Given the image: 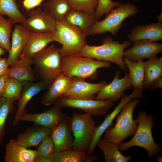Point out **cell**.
I'll use <instances>...</instances> for the list:
<instances>
[{"label": "cell", "mask_w": 162, "mask_h": 162, "mask_svg": "<svg viewBox=\"0 0 162 162\" xmlns=\"http://www.w3.org/2000/svg\"><path fill=\"white\" fill-rule=\"evenodd\" d=\"M32 59L22 58L11 65L7 75L20 82H34L36 77L32 68Z\"/></svg>", "instance_id": "cb8c5ba5"}, {"label": "cell", "mask_w": 162, "mask_h": 162, "mask_svg": "<svg viewBox=\"0 0 162 162\" xmlns=\"http://www.w3.org/2000/svg\"><path fill=\"white\" fill-rule=\"evenodd\" d=\"M13 24L0 14V47L8 52L11 48L10 38Z\"/></svg>", "instance_id": "d6a6232c"}, {"label": "cell", "mask_w": 162, "mask_h": 162, "mask_svg": "<svg viewBox=\"0 0 162 162\" xmlns=\"http://www.w3.org/2000/svg\"><path fill=\"white\" fill-rule=\"evenodd\" d=\"M156 19L158 21V22L162 23V11L160 14L157 16L156 17Z\"/></svg>", "instance_id": "7bdbcfd3"}, {"label": "cell", "mask_w": 162, "mask_h": 162, "mask_svg": "<svg viewBox=\"0 0 162 162\" xmlns=\"http://www.w3.org/2000/svg\"><path fill=\"white\" fill-rule=\"evenodd\" d=\"M56 23L53 39L62 45L60 48L62 57L79 55L87 44L86 34L78 27L68 24L64 20L56 21Z\"/></svg>", "instance_id": "8992f818"}, {"label": "cell", "mask_w": 162, "mask_h": 162, "mask_svg": "<svg viewBox=\"0 0 162 162\" xmlns=\"http://www.w3.org/2000/svg\"><path fill=\"white\" fill-rule=\"evenodd\" d=\"M124 61L129 70L128 74L132 86L143 90L144 62L143 60L135 61L124 57Z\"/></svg>", "instance_id": "f1b7e54d"}, {"label": "cell", "mask_w": 162, "mask_h": 162, "mask_svg": "<svg viewBox=\"0 0 162 162\" xmlns=\"http://www.w3.org/2000/svg\"><path fill=\"white\" fill-rule=\"evenodd\" d=\"M143 90L134 88L129 94H124L120 101L114 110L106 116L100 125L96 127L93 138L89 148V150L93 152L98 142L106 129L110 126L115 118L117 116L123 107L130 100L135 98H141L143 97Z\"/></svg>", "instance_id": "7c38bea8"}, {"label": "cell", "mask_w": 162, "mask_h": 162, "mask_svg": "<svg viewBox=\"0 0 162 162\" xmlns=\"http://www.w3.org/2000/svg\"><path fill=\"white\" fill-rule=\"evenodd\" d=\"M107 83L105 81L98 83H90L82 78L72 77L68 88L62 96L73 99H94Z\"/></svg>", "instance_id": "8fae6325"}, {"label": "cell", "mask_w": 162, "mask_h": 162, "mask_svg": "<svg viewBox=\"0 0 162 162\" xmlns=\"http://www.w3.org/2000/svg\"><path fill=\"white\" fill-rule=\"evenodd\" d=\"M43 6L56 21L64 20L72 9L68 0H48Z\"/></svg>", "instance_id": "4dcf8cb0"}, {"label": "cell", "mask_w": 162, "mask_h": 162, "mask_svg": "<svg viewBox=\"0 0 162 162\" xmlns=\"http://www.w3.org/2000/svg\"><path fill=\"white\" fill-rule=\"evenodd\" d=\"M125 75L120 78L121 72L116 71L112 82L107 83L96 96L94 99L106 100L112 102L121 99L124 92L130 88L132 85L127 70L126 69Z\"/></svg>", "instance_id": "4fadbf2b"}, {"label": "cell", "mask_w": 162, "mask_h": 162, "mask_svg": "<svg viewBox=\"0 0 162 162\" xmlns=\"http://www.w3.org/2000/svg\"><path fill=\"white\" fill-rule=\"evenodd\" d=\"M64 21L78 27L86 34L90 27L97 20L94 14L72 9L66 15Z\"/></svg>", "instance_id": "4316f807"}, {"label": "cell", "mask_w": 162, "mask_h": 162, "mask_svg": "<svg viewBox=\"0 0 162 162\" xmlns=\"http://www.w3.org/2000/svg\"><path fill=\"white\" fill-rule=\"evenodd\" d=\"M49 158L52 162H91L98 159L86 151H76L73 148L53 152Z\"/></svg>", "instance_id": "d4e9b609"}, {"label": "cell", "mask_w": 162, "mask_h": 162, "mask_svg": "<svg viewBox=\"0 0 162 162\" xmlns=\"http://www.w3.org/2000/svg\"><path fill=\"white\" fill-rule=\"evenodd\" d=\"M5 50L0 47V56L4 55L5 53Z\"/></svg>", "instance_id": "ee69618b"}, {"label": "cell", "mask_w": 162, "mask_h": 162, "mask_svg": "<svg viewBox=\"0 0 162 162\" xmlns=\"http://www.w3.org/2000/svg\"><path fill=\"white\" fill-rule=\"evenodd\" d=\"M5 162H34L37 150L28 149L19 144L16 140L11 139L5 146Z\"/></svg>", "instance_id": "d6986e66"}, {"label": "cell", "mask_w": 162, "mask_h": 162, "mask_svg": "<svg viewBox=\"0 0 162 162\" xmlns=\"http://www.w3.org/2000/svg\"><path fill=\"white\" fill-rule=\"evenodd\" d=\"M136 120L138 127L134 136L128 142L118 143V149L124 151L132 147H140L147 151L149 158H152L161 150V147L155 142L152 136L153 117L147 115L145 111H141L139 112Z\"/></svg>", "instance_id": "7a4b0ae2"}, {"label": "cell", "mask_w": 162, "mask_h": 162, "mask_svg": "<svg viewBox=\"0 0 162 162\" xmlns=\"http://www.w3.org/2000/svg\"><path fill=\"white\" fill-rule=\"evenodd\" d=\"M51 133L50 129L34 124L19 134L16 140L19 145L27 148L36 147L44 138L51 135Z\"/></svg>", "instance_id": "7402d4cb"}, {"label": "cell", "mask_w": 162, "mask_h": 162, "mask_svg": "<svg viewBox=\"0 0 162 162\" xmlns=\"http://www.w3.org/2000/svg\"><path fill=\"white\" fill-rule=\"evenodd\" d=\"M39 155L49 158L54 152V145L50 135L44 138L38 146Z\"/></svg>", "instance_id": "8d00e7d4"}, {"label": "cell", "mask_w": 162, "mask_h": 162, "mask_svg": "<svg viewBox=\"0 0 162 162\" xmlns=\"http://www.w3.org/2000/svg\"><path fill=\"white\" fill-rule=\"evenodd\" d=\"M97 146L102 152L106 162H128L132 156H125L119 151L118 144L109 141L104 138L99 140Z\"/></svg>", "instance_id": "83f0119b"}, {"label": "cell", "mask_w": 162, "mask_h": 162, "mask_svg": "<svg viewBox=\"0 0 162 162\" xmlns=\"http://www.w3.org/2000/svg\"><path fill=\"white\" fill-rule=\"evenodd\" d=\"M23 87V83L9 76L6 82L2 97L18 100Z\"/></svg>", "instance_id": "836d02e7"}, {"label": "cell", "mask_w": 162, "mask_h": 162, "mask_svg": "<svg viewBox=\"0 0 162 162\" xmlns=\"http://www.w3.org/2000/svg\"><path fill=\"white\" fill-rule=\"evenodd\" d=\"M16 0H0V14L7 16L14 24L22 23L26 18L20 11Z\"/></svg>", "instance_id": "f546056e"}, {"label": "cell", "mask_w": 162, "mask_h": 162, "mask_svg": "<svg viewBox=\"0 0 162 162\" xmlns=\"http://www.w3.org/2000/svg\"><path fill=\"white\" fill-rule=\"evenodd\" d=\"M54 41L53 33L30 32L20 58L32 59L37 53Z\"/></svg>", "instance_id": "603a6c76"}, {"label": "cell", "mask_w": 162, "mask_h": 162, "mask_svg": "<svg viewBox=\"0 0 162 162\" xmlns=\"http://www.w3.org/2000/svg\"><path fill=\"white\" fill-rule=\"evenodd\" d=\"M53 104L61 107L80 109L94 116L105 115L113 106L114 102L106 100L76 99L63 96L59 97Z\"/></svg>", "instance_id": "9c48e42d"}, {"label": "cell", "mask_w": 162, "mask_h": 162, "mask_svg": "<svg viewBox=\"0 0 162 162\" xmlns=\"http://www.w3.org/2000/svg\"><path fill=\"white\" fill-rule=\"evenodd\" d=\"M150 90L162 88V77L153 82L150 86Z\"/></svg>", "instance_id": "60d3db41"}, {"label": "cell", "mask_w": 162, "mask_h": 162, "mask_svg": "<svg viewBox=\"0 0 162 162\" xmlns=\"http://www.w3.org/2000/svg\"><path fill=\"white\" fill-rule=\"evenodd\" d=\"M13 100L3 97L0 98V146L5 134V128L8 117L14 110Z\"/></svg>", "instance_id": "1f68e13d"}, {"label": "cell", "mask_w": 162, "mask_h": 162, "mask_svg": "<svg viewBox=\"0 0 162 162\" xmlns=\"http://www.w3.org/2000/svg\"><path fill=\"white\" fill-rule=\"evenodd\" d=\"M62 73L65 75L84 80L97 79L99 68H109L112 66L110 62L98 61L79 55L62 57Z\"/></svg>", "instance_id": "3957f363"}, {"label": "cell", "mask_w": 162, "mask_h": 162, "mask_svg": "<svg viewBox=\"0 0 162 162\" xmlns=\"http://www.w3.org/2000/svg\"><path fill=\"white\" fill-rule=\"evenodd\" d=\"M162 77V57L155 56L144 62L143 87L148 89L154 82Z\"/></svg>", "instance_id": "484cf974"}, {"label": "cell", "mask_w": 162, "mask_h": 162, "mask_svg": "<svg viewBox=\"0 0 162 162\" xmlns=\"http://www.w3.org/2000/svg\"><path fill=\"white\" fill-rule=\"evenodd\" d=\"M71 77L62 73L55 78L46 89L41 98V104L44 106L53 104L59 97L63 95L70 84Z\"/></svg>", "instance_id": "ffe728a7"}, {"label": "cell", "mask_w": 162, "mask_h": 162, "mask_svg": "<svg viewBox=\"0 0 162 162\" xmlns=\"http://www.w3.org/2000/svg\"><path fill=\"white\" fill-rule=\"evenodd\" d=\"M34 162H52V161L50 158L38 154L35 158Z\"/></svg>", "instance_id": "b9f144b4"}, {"label": "cell", "mask_w": 162, "mask_h": 162, "mask_svg": "<svg viewBox=\"0 0 162 162\" xmlns=\"http://www.w3.org/2000/svg\"><path fill=\"white\" fill-rule=\"evenodd\" d=\"M62 107L54 105L41 113L26 112L20 121L29 122L34 124L45 127L51 130L58 124L67 116L62 111Z\"/></svg>", "instance_id": "5bb4252c"}, {"label": "cell", "mask_w": 162, "mask_h": 162, "mask_svg": "<svg viewBox=\"0 0 162 162\" xmlns=\"http://www.w3.org/2000/svg\"><path fill=\"white\" fill-rule=\"evenodd\" d=\"M9 65L7 58L0 56V77L7 74Z\"/></svg>", "instance_id": "f35d334b"}, {"label": "cell", "mask_w": 162, "mask_h": 162, "mask_svg": "<svg viewBox=\"0 0 162 162\" xmlns=\"http://www.w3.org/2000/svg\"><path fill=\"white\" fill-rule=\"evenodd\" d=\"M30 32L22 24L15 25L11 36V48L8 62L11 65L20 59L26 45Z\"/></svg>", "instance_id": "ac0fdd59"}, {"label": "cell", "mask_w": 162, "mask_h": 162, "mask_svg": "<svg viewBox=\"0 0 162 162\" xmlns=\"http://www.w3.org/2000/svg\"><path fill=\"white\" fill-rule=\"evenodd\" d=\"M92 116L74 112L71 116V125L74 137L72 148L86 151L92 140L96 127Z\"/></svg>", "instance_id": "ba28073f"}, {"label": "cell", "mask_w": 162, "mask_h": 162, "mask_svg": "<svg viewBox=\"0 0 162 162\" xmlns=\"http://www.w3.org/2000/svg\"><path fill=\"white\" fill-rule=\"evenodd\" d=\"M44 0H23L22 5L24 8L29 12L40 5Z\"/></svg>", "instance_id": "74e56055"}, {"label": "cell", "mask_w": 162, "mask_h": 162, "mask_svg": "<svg viewBox=\"0 0 162 162\" xmlns=\"http://www.w3.org/2000/svg\"><path fill=\"white\" fill-rule=\"evenodd\" d=\"M51 135L54 145V152L72 148L74 137L71 128V116L67 115L51 130Z\"/></svg>", "instance_id": "2e32d148"}, {"label": "cell", "mask_w": 162, "mask_h": 162, "mask_svg": "<svg viewBox=\"0 0 162 162\" xmlns=\"http://www.w3.org/2000/svg\"><path fill=\"white\" fill-rule=\"evenodd\" d=\"M52 82L41 80L37 82H22L23 87L18 100V106L13 121L14 126L18 124L22 116L26 112V106L30 100L39 92L47 88Z\"/></svg>", "instance_id": "e0dca14e"}, {"label": "cell", "mask_w": 162, "mask_h": 162, "mask_svg": "<svg viewBox=\"0 0 162 162\" xmlns=\"http://www.w3.org/2000/svg\"><path fill=\"white\" fill-rule=\"evenodd\" d=\"M9 77L7 74L0 77V98L2 97L5 86Z\"/></svg>", "instance_id": "ab89813d"}, {"label": "cell", "mask_w": 162, "mask_h": 162, "mask_svg": "<svg viewBox=\"0 0 162 162\" xmlns=\"http://www.w3.org/2000/svg\"><path fill=\"white\" fill-rule=\"evenodd\" d=\"M161 158H161V157L160 156L158 157V161L159 159H160V160L161 161Z\"/></svg>", "instance_id": "f6af8a7d"}, {"label": "cell", "mask_w": 162, "mask_h": 162, "mask_svg": "<svg viewBox=\"0 0 162 162\" xmlns=\"http://www.w3.org/2000/svg\"><path fill=\"white\" fill-rule=\"evenodd\" d=\"M22 24L30 32L53 34L56 23L46 10L37 8L29 12L28 17Z\"/></svg>", "instance_id": "30bf717a"}, {"label": "cell", "mask_w": 162, "mask_h": 162, "mask_svg": "<svg viewBox=\"0 0 162 162\" xmlns=\"http://www.w3.org/2000/svg\"><path fill=\"white\" fill-rule=\"evenodd\" d=\"M61 48L53 44L45 48L32 58L34 71L41 80L52 82L62 73Z\"/></svg>", "instance_id": "277c9868"}, {"label": "cell", "mask_w": 162, "mask_h": 162, "mask_svg": "<svg viewBox=\"0 0 162 162\" xmlns=\"http://www.w3.org/2000/svg\"><path fill=\"white\" fill-rule=\"evenodd\" d=\"M72 9L94 14L98 0H68Z\"/></svg>", "instance_id": "e575fe53"}, {"label": "cell", "mask_w": 162, "mask_h": 162, "mask_svg": "<svg viewBox=\"0 0 162 162\" xmlns=\"http://www.w3.org/2000/svg\"><path fill=\"white\" fill-rule=\"evenodd\" d=\"M139 102L138 98H134L123 107L116 117L115 126L113 128L109 127L105 131L104 139L118 144L134 135L137 128L138 123L136 120L133 119V113Z\"/></svg>", "instance_id": "5b68a950"}, {"label": "cell", "mask_w": 162, "mask_h": 162, "mask_svg": "<svg viewBox=\"0 0 162 162\" xmlns=\"http://www.w3.org/2000/svg\"><path fill=\"white\" fill-rule=\"evenodd\" d=\"M131 44L129 41L120 43L113 40L110 37H107L102 40L100 45H86L79 55L98 61L113 63L121 69L125 70L126 69L124 63L123 52Z\"/></svg>", "instance_id": "6da1fadb"}, {"label": "cell", "mask_w": 162, "mask_h": 162, "mask_svg": "<svg viewBox=\"0 0 162 162\" xmlns=\"http://www.w3.org/2000/svg\"><path fill=\"white\" fill-rule=\"evenodd\" d=\"M132 46L124 50L123 56L135 61L150 58L162 52V44L149 40H139L133 42Z\"/></svg>", "instance_id": "9a60e30c"}, {"label": "cell", "mask_w": 162, "mask_h": 162, "mask_svg": "<svg viewBox=\"0 0 162 162\" xmlns=\"http://www.w3.org/2000/svg\"><path fill=\"white\" fill-rule=\"evenodd\" d=\"M122 3L111 0H98V3L94 14L98 20L104 14H107L113 8L118 7Z\"/></svg>", "instance_id": "d590c367"}, {"label": "cell", "mask_w": 162, "mask_h": 162, "mask_svg": "<svg viewBox=\"0 0 162 162\" xmlns=\"http://www.w3.org/2000/svg\"><path fill=\"white\" fill-rule=\"evenodd\" d=\"M131 42L142 40L157 42L162 40V23L158 22L135 26L128 36Z\"/></svg>", "instance_id": "44dd1931"}, {"label": "cell", "mask_w": 162, "mask_h": 162, "mask_svg": "<svg viewBox=\"0 0 162 162\" xmlns=\"http://www.w3.org/2000/svg\"><path fill=\"white\" fill-rule=\"evenodd\" d=\"M139 12L138 8L134 4L129 2L122 4L112 9L103 20L96 21L89 28L86 35H94L110 32L112 35L115 36L122 27L123 21Z\"/></svg>", "instance_id": "52a82bcc"}]
</instances>
